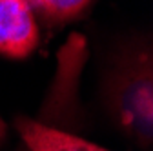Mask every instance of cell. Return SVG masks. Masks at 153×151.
I'll return each mask as SVG.
<instances>
[{
  "instance_id": "6da1fadb",
  "label": "cell",
  "mask_w": 153,
  "mask_h": 151,
  "mask_svg": "<svg viewBox=\"0 0 153 151\" xmlns=\"http://www.w3.org/2000/svg\"><path fill=\"white\" fill-rule=\"evenodd\" d=\"M97 104L109 126L140 151L153 147V42L148 31L119 35L106 47Z\"/></svg>"
},
{
  "instance_id": "7a4b0ae2",
  "label": "cell",
  "mask_w": 153,
  "mask_h": 151,
  "mask_svg": "<svg viewBox=\"0 0 153 151\" xmlns=\"http://www.w3.org/2000/svg\"><path fill=\"white\" fill-rule=\"evenodd\" d=\"M89 60L86 36L80 33L69 35L56 55V66L42 104L33 117L38 124L82 135L88 127V115L80 100V80Z\"/></svg>"
},
{
  "instance_id": "3957f363",
  "label": "cell",
  "mask_w": 153,
  "mask_h": 151,
  "mask_svg": "<svg viewBox=\"0 0 153 151\" xmlns=\"http://www.w3.org/2000/svg\"><path fill=\"white\" fill-rule=\"evenodd\" d=\"M40 44V27L29 0H0V56L26 60Z\"/></svg>"
},
{
  "instance_id": "277c9868",
  "label": "cell",
  "mask_w": 153,
  "mask_h": 151,
  "mask_svg": "<svg viewBox=\"0 0 153 151\" xmlns=\"http://www.w3.org/2000/svg\"><path fill=\"white\" fill-rule=\"evenodd\" d=\"M15 131L29 151H109L82 135L66 133L38 124L33 117L18 115L13 120Z\"/></svg>"
},
{
  "instance_id": "5b68a950",
  "label": "cell",
  "mask_w": 153,
  "mask_h": 151,
  "mask_svg": "<svg viewBox=\"0 0 153 151\" xmlns=\"http://www.w3.org/2000/svg\"><path fill=\"white\" fill-rule=\"evenodd\" d=\"M97 0H29L48 27H62L84 18Z\"/></svg>"
},
{
  "instance_id": "8992f818",
  "label": "cell",
  "mask_w": 153,
  "mask_h": 151,
  "mask_svg": "<svg viewBox=\"0 0 153 151\" xmlns=\"http://www.w3.org/2000/svg\"><path fill=\"white\" fill-rule=\"evenodd\" d=\"M7 135H9V126H7V122H6L2 117H0V147L6 144Z\"/></svg>"
},
{
  "instance_id": "52a82bcc",
  "label": "cell",
  "mask_w": 153,
  "mask_h": 151,
  "mask_svg": "<svg viewBox=\"0 0 153 151\" xmlns=\"http://www.w3.org/2000/svg\"><path fill=\"white\" fill-rule=\"evenodd\" d=\"M13 151H29V147H27V146H26V144H24L20 138H18V144L13 147Z\"/></svg>"
}]
</instances>
